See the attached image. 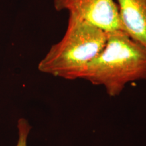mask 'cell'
<instances>
[{
	"mask_svg": "<svg viewBox=\"0 0 146 146\" xmlns=\"http://www.w3.org/2000/svg\"><path fill=\"white\" fill-rule=\"evenodd\" d=\"M107 32L69 15L62 39L52 45L38 66L39 70L66 80L81 79L87 65L104 47Z\"/></svg>",
	"mask_w": 146,
	"mask_h": 146,
	"instance_id": "7a4b0ae2",
	"label": "cell"
},
{
	"mask_svg": "<svg viewBox=\"0 0 146 146\" xmlns=\"http://www.w3.org/2000/svg\"><path fill=\"white\" fill-rule=\"evenodd\" d=\"M18 141L16 146H27V138L31 127L25 118H21L18 121Z\"/></svg>",
	"mask_w": 146,
	"mask_h": 146,
	"instance_id": "5b68a950",
	"label": "cell"
},
{
	"mask_svg": "<svg viewBox=\"0 0 146 146\" xmlns=\"http://www.w3.org/2000/svg\"><path fill=\"white\" fill-rule=\"evenodd\" d=\"M123 30L146 47V0H117Z\"/></svg>",
	"mask_w": 146,
	"mask_h": 146,
	"instance_id": "277c9868",
	"label": "cell"
},
{
	"mask_svg": "<svg viewBox=\"0 0 146 146\" xmlns=\"http://www.w3.org/2000/svg\"><path fill=\"white\" fill-rule=\"evenodd\" d=\"M81 79L104 87L110 96H119L129 83L146 80V47L123 30L107 32L104 47Z\"/></svg>",
	"mask_w": 146,
	"mask_h": 146,
	"instance_id": "6da1fadb",
	"label": "cell"
},
{
	"mask_svg": "<svg viewBox=\"0 0 146 146\" xmlns=\"http://www.w3.org/2000/svg\"><path fill=\"white\" fill-rule=\"evenodd\" d=\"M57 11L66 10L105 31L123 30L114 0H54Z\"/></svg>",
	"mask_w": 146,
	"mask_h": 146,
	"instance_id": "3957f363",
	"label": "cell"
}]
</instances>
